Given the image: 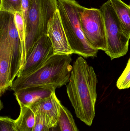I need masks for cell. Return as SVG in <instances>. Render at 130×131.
<instances>
[{
	"instance_id": "obj_21",
	"label": "cell",
	"mask_w": 130,
	"mask_h": 131,
	"mask_svg": "<svg viewBox=\"0 0 130 131\" xmlns=\"http://www.w3.org/2000/svg\"><path fill=\"white\" fill-rule=\"evenodd\" d=\"M58 126L54 127L52 128L49 131H58Z\"/></svg>"
},
{
	"instance_id": "obj_13",
	"label": "cell",
	"mask_w": 130,
	"mask_h": 131,
	"mask_svg": "<svg viewBox=\"0 0 130 131\" xmlns=\"http://www.w3.org/2000/svg\"><path fill=\"white\" fill-rule=\"evenodd\" d=\"M124 33L130 38V6L121 0H110Z\"/></svg>"
},
{
	"instance_id": "obj_17",
	"label": "cell",
	"mask_w": 130,
	"mask_h": 131,
	"mask_svg": "<svg viewBox=\"0 0 130 131\" xmlns=\"http://www.w3.org/2000/svg\"><path fill=\"white\" fill-rule=\"evenodd\" d=\"M0 11L21 13V0H1Z\"/></svg>"
},
{
	"instance_id": "obj_5",
	"label": "cell",
	"mask_w": 130,
	"mask_h": 131,
	"mask_svg": "<svg viewBox=\"0 0 130 131\" xmlns=\"http://www.w3.org/2000/svg\"><path fill=\"white\" fill-rule=\"evenodd\" d=\"M104 20L107 50L111 60L125 56L128 52L130 38L123 31L110 0L100 7Z\"/></svg>"
},
{
	"instance_id": "obj_23",
	"label": "cell",
	"mask_w": 130,
	"mask_h": 131,
	"mask_svg": "<svg viewBox=\"0 0 130 131\" xmlns=\"http://www.w3.org/2000/svg\"><path fill=\"white\" fill-rule=\"evenodd\" d=\"M129 5H130V4H129Z\"/></svg>"
},
{
	"instance_id": "obj_15",
	"label": "cell",
	"mask_w": 130,
	"mask_h": 131,
	"mask_svg": "<svg viewBox=\"0 0 130 131\" xmlns=\"http://www.w3.org/2000/svg\"><path fill=\"white\" fill-rule=\"evenodd\" d=\"M58 125L59 131H79L71 113L62 104Z\"/></svg>"
},
{
	"instance_id": "obj_22",
	"label": "cell",
	"mask_w": 130,
	"mask_h": 131,
	"mask_svg": "<svg viewBox=\"0 0 130 131\" xmlns=\"http://www.w3.org/2000/svg\"><path fill=\"white\" fill-rule=\"evenodd\" d=\"M58 131H59V126H58Z\"/></svg>"
},
{
	"instance_id": "obj_8",
	"label": "cell",
	"mask_w": 130,
	"mask_h": 131,
	"mask_svg": "<svg viewBox=\"0 0 130 131\" xmlns=\"http://www.w3.org/2000/svg\"><path fill=\"white\" fill-rule=\"evenodd\" d=\"M53 54L52 43L47 35H44L34 45L17 77L24 76L36 70Z\"/></svg>"
},
{
	"instance_id": "obj_14",
	"label": "cell",
	"mask_w": 130,
	"mask_h": 131,
	"mask_svg": "<svg viewBox=\"0 0 130 131\" xmlns=\"http://www.w3.org/2000/svg\"><path fill=\"white\" fill-rule=\"evenodd\" d=\"M20 108V115L14 120L15 127L18 131H33L36 121L35 113L27 106Z\"/></svg>"
},
{
	"instance_id": "obj_1",
	"label": "cell",
	"mask_w": 130,
	"mask_h": 131,
	"mask_svg": "<svg viewBox=\"0 0 130 131\" xmlns=\"http://www.w3.org/2000/svg\"><path fill=\"white\" fill-rule=\"evenodd\" d=\"M97 83L93 67L83 57H78L72 66L66 92L77 117L88 126L95 116Z\"/></svg>"
},
{
	"instance_id": "obj_2",
	"label": "cell",
	"mask_w": 130,
	"mask_h": 131,
	"mask_svg": "<svg viewBox=\"0 0 130 131\" xmlns=\"http://www.w3.org/2000/svg\"><path fill=\"white\" fill-rule=\"evenodd\" d=\"M71 61V55L53 54L36 70L24 76L17 77L10 89L15 92L30 87L49 85L61 88L69 81Z\"/></svg>"
},
{
	"instance_id": "obj_11",
	"label": "cell",
	"mask_w": 130,
	"mask_h": 131,
	"mask_svg": "<svg viewBox=\"0 0 130 131\" xmlns=\"http://www.w3.org/2000/svg\"><path fill=\"white\" fill-rule=\"evenodd\" d=\"M57 88L51 85L30 87L14 92L20 106H27L51 96Z\"/></svg>"
},
{
	"instance_id": "obj_19",
	"label": "cell",
	"mask_w": 130,
	"mask_h": 131,
	"mask_svg": "<svg viewBox=\"0 0 130 131\" xmlns=\"http://www.w3.org/2000/svg\"><path fill=\"white\" fill-rule=\"evenodd\" d=\"M14 120L8 117H0V131H18L15 127Z\"/></svg>"
},
{
	"instance_id": "obj_10",
	"label": "cell",
	"mask_w": 130,
	"mask_h": 131,
	"mask_svg": "<svg viewBox=\"0 0 130 131\" xmlns=\"http://www.w3.org/2000/svg\"><path fill=\"white\" fill-rule=\"evenodd\" d=\"M12 60V52L8 39L4 34L0 33L1 96L12 85L11 79Z\"/></svg>"
},
{
	"instance_id": "obj_6",
	"label": "cell",
	"mask_w": 130,
	"mask_h": 131,
	"mask_svg": "<svg viewBox=\"0 0 130 131\" xmlns=\"http://www.w3.org/2000/svg\"><path fill=\"white\" fill-rule=\"evenodd\" d=\"M82 29L88 41L95 50H107L105 25L100 8L84 7L80 15Z\"/></svg>"
},
{
	"instance_id": "obj_9",
	"label": "cell",
	"mask_w": 130,
	"mask_h": 131,
	"mask_svg": "<svg viewBox=\"0 0 130 131\" xmlns=\"http://www.w3.org/2000/svg\"><path fill=\"white\" fill-rule=\"evenodd\" d=\"M47 35L52 43L54 54H73V51L67 39L58 9L49 21Z\"/></svg>"
},
{
	"instance_id": "obj_20",
	"label": "cell",
	"mask_w": 130,
	"mask_h": 131,
	"mask_svg": "<svg viewBox=\"0 0 130 131\" xmlns=\"http://www.w3.org/2000/svg\"><path fill=\"white\" fill-rule=\"evenodd\" d=\"M32 4V0H21V14L26 25L28 14Z\"/></svg>"
},
{
	"instance_id": "obj_18",
	"label": "cell",
	"mask_w": 130,
	"mask_h": 131,
	"mask_svg": "<svg viewBox=\"0 0 130 131\" xmlns=\"http://www.w3.org/2000/svg\"><path fill=\"white\" fill-rule=\"evenodd\" d=\"M117 86L120 90L130 88V58L126 68L117 81Z\"/></svg>"
},
{
	"instance_id": "obj_16",
	"label": "cell",
	"mask_w": 130,
	"mask_h": 131,
	"mask_svg": "<svg viewBox=\"0 0 130 131\" xmlns=\"http://www.w3.org/2000/svg\"><path fill=\"white\" fill-rule=\"evenodd\" d=\"M36 121L33 131H49L58 125V122L43 113L36 114Z\"/></svg>"
},
{
	"instance_id": "obj_7",
	"label": "cell",
	"mask_w": 130,
	"mask_h": 131,
	"mask_svg": "<svg viewBox=\"0 0 130 131\" xmlns=\"http://www.w3.org/2000/svg\"><path fill=\"white\" fill-rule=\"evenodd\" d=\"M0 33L4 34L8 39L12 52L11 79L13 82L21 69V42L15 22L14 14L0 11Z\"/></svg>"
},
{
	"instance_id": "obj_12",
	"label": "cell",
	"mask_w": 130,
	"mask_h": 131,
	"mask_svg": "<svg viewBox=\"0 0 130 131\" xmlns=\"http://www.w3.org/2000/svg\"><path fill=\"white\" fill-rule=\"evenodd\" d=\"M61 102L55 92L46 98L41 99L27 106L35 113H43L58 122L60 114Z\"/></svg>"
},
{
	"instance_id": "obj_3",
	"label": "cell",
	"mask_w": 130,
	"mask_h": 131,
	"mask_svg": "<svg viewBox=\"0 0 130 131\" xmlns=\"http://www.w3.org/2000/svg\"><path fill=\"white\" fill-rule=\"evenodd\" d=\"M58 8L73 54L85 58L97 57L98 50L87 40L82 29L80 15L84 7L75 0H58Z\"/></svg>"
},
{
	"instance_id": "obj_4",
	"label": "cell",
	"mask_w": 130,
	"mask_h": 131,
	"mask_svg": "<svg viewBox=\"0 0 130 131\" xmlns=\"http://www.w3.org/2000/svg\"><path fill=\"white\" fill-rule=\"evenodd\" d=\"M57 2V0H32L26 25V58L37 41L47 34L49 21L58 9Z\"/></svg>"
}]
</instances>
